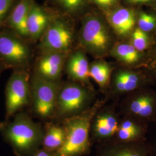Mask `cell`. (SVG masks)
I'll use <instances>...</instances> for the list:
<instances>
[{"label": "cell", "instance_id": "cell-1", "mask_svg": "<svg viewBox=\"0 0 156 156\" xmlns=\"http://www.w3.org/2000/svg\"><path fill=\"white\" fill-rule=\"evenodd\" d=\"M6 138L19 156H27L37 151L44 136L39 126L27 116L20 115L9 123Z\"/></svg>", "mask_w": 156, "mask_h": 156}, {"label": "cell", "instance_id": "cell-2", "mask_svg": "<svg viewBox=\"0 0 156 156\" xmlns=\"http://www.w3.org/2000/svg\"><path fill=\"white\" fill-rule=\"evenodd\" d=\"M94 111L84 113L68 120L64 129L66 139L56 156H78L89 147V130Z\"/></svg>", "mask_w": 156, "mask_h": 156}, {"label": "cell", "instance_id": "cell-3", "mask_svg": "<svg viewBox=\"0 0 156 156\" xmlns=\"http://www.w3.org/2000/svg\"><path fill=\"white\" fill-rule=\"evenodd\" d=\"M33 56L29 41L19 37L12 30L0 28V62L4 66L26 68Z\"/></svg>", "mask_w": 156, "mask_h": 156}, {"label": "cell", "instance_id": "cell-4", "mask_svg": "<svg viewBox=\"0 0 156 156\" xmlns=\"http://www.w3.org/2000/svg\"><path fill=\"white\" fill-rule=\"evenodd\" d=\"M80 39L84 48L97 56L106 53L111 44V35L105 23L95 15L84 19L80 30Z\"/></svg>", "mask_w": 156, "mask_h": 156}, {"label": "cell", "instance_id": "cell-5", "mask_svg": "<svg viewBox=\"0 0 156 156\" xmlns=\"http://www.w3.org/2000/svg\"><path fill=\"white\" fill-rule=\"evenodd\" d=\"M39 41L42 53H67L73 44V30L62 17L54 16Z\"/></svg>", "mask_w": 156, "mask_h": 156}, {"label": "cell", "instance_id": "cell-6", "mask_svg": "<svg viewBox=\"0 0 156 156\" xmlns=\"http://www.w3.org/2000/svg\"><path fill=\"white\" fill-rule=\"evenodd\" d=\"M31 88L29 75L25 68L16 69L9 78L6 90V110L8 116L26 105L30 99Z\"/></svg>", "mask_w": 156, "mask_h": 156}, {"label": "cell", "instance_id": "cell-7", "mask_svg": "<svg viewBox=\"0 0 156 156\" xmlns=\"http://www.w3.org/2000/svg\"><path fill=\"white\" fill-rule=\"evenodd\" d=\"M31 88L35 111L41 117L49 116L56 107L60 90L58 84L35 75Z\"/></svg>", "mask_w": 156, "mask_h": 156}, {"label": "cell", "instance_id": "cell-8", "mask_svg": "<svg viewBox=\"0 0 156 156\" xmlns=\"http://www.w3.org/2000/svg\"><path fill=\"white\" fill-rule=\"evenodd\" d=\"M89 99V93L82 86L68 84L59 90L56 107L62 115H73L82 110Z\"/></svg>", "mask_w": 156, "mask_h": 156}, {"label": "cell", "instance_id": "cell-9", "mask_svg": "<svg viewBox=\"0 0 156 156\" xmlns=\"http://www.w3.org/2000/svg\"><path fill=\"white\" fill-rule=\"evenodd\" d=\"M67 53L48 52L42 53L35 65V75L46 80L56 82L60 78Z\"/></svg>", "mask_w": 156, "mask_h": 156}, {"label": "cell", "instance_id": "cell-10", "mask_svg": "<svg viewBox=\"0 0 156 156\" xmlns=\"http://www.w3.org/2000/svg\"><path fill=\"white\" fill-rule=\"evenodd\" d=\"M53 16L44 6L34 4L27 17L29 41H39Z\"/></svg>", "mask_w": 156, "mask_h": 156}, {"label": "cell", "instance_id": "cell-11", "mask_svg": "<svg viewBox=\"0 0 156 156\" xmlns=\"http://www.w3.org/2000/svg\"><path fill=\"white\" fill-rule=\"evenodd\" d=\"M89 68L87 57L81 51L73 53L67 59L66 71L73 80L82 83L87 82L90 77Z\"/></svg>", "mask_w": 156, "mask_h": 156}, {"label": "cell", "instance_id": "cell-12", "mask_svg": "<svg viewBox=\"0 0 156 156\" xmlns=\"http://www.w3.org/2000/svg\"><path fill=\"white\" fill-rule=\"evenodd\" d=\"M109 21L118 35L125 36L133 30L135 17L132 11L126 8H120L110 13Z\"/></svg>", "mask_w": 156, "mask_h": 156}, {"label": "cell", "instance_id": "cell-13", "mask_svg": "<svg viewBox=\"0 0 156 156\" xmlns=\"http://www.w3.org/2000/svg\"><path fill=\"white\" fill-rule=\"evenodd\" d=\"M156 102L153 97L149 94H142L135 96L128 105L129 113L142 118L151 116L156 109Z\"/></svg>", "mask_w": 156, "mask_h": 156}, {"label": "cell", "instance_id": "cell-14", "mask_svg": "<svg viewBox=\"0 0 156 156\" xmlns=\"http://www.w3.org/2000/svg\"><path fill=\"white\" fill-rule=\"evenodd\" d=\"M142 83V78L137 73L121 70L114 76L113 86L119 93H127L138 89Z\"/></svg>", "mask_w": 156, "mask_h": 156}, {"label": "cell", "instance_id": "cell-15", "mask_svg": "<svg viewBox=\"0 0 156 156\" xmlns=\"http://www.w3.org/2000/svg\"><path fill=\"white\" fill-rule=\"evenodd\" d=\"M119 124L112 113L105 112L97 116L94 123V133L98 138H106L117 134Z\"/></svg>", "mask_w": 156, "mask_h": 156}, {"label": "cell", "instance_id": "cell-16", "mask_svg": "<svg viewBox=\"0 0 156 156\" xmlns=\"http://www.w3.org/2000/svg\"><path fill=\"white\" fill-rule=\"evenodd\" d=\"M35 0H19L3 26V28L13 30L17 26L26 19Z\"/></svg>", "mask_w": 156, "mask_h": 156}, {"label": "cell", "instance_id": "cell-17", "mask_svg": "<svg viewBox=\"0 0 156 156\" xmlns=\"http://www.w3.org/2000/svg\"><path fill=\"white\" fill-rule=\"evenodd\" d=\"M66 139L64 128L53 125L48 129L44 136L42 145L46 151L56 152L62 147Z\"/></svg>", "mask_w": 156, "mask_h": 156}, {"label": "cell", "instance_id": "cell-18", "mask_svg": "<svg viewBox=\"0 0 156 156\" xmlns=\"http://www.w3.org/2000/svg\"><path fill=\"white\" fill-rule=\"evenodd\" d=\"M111 53L118 60L128 65L138 62L141 57L140 52L136 50L131 44L117 45L112 49Z\"/></svg>", "mask_w": 156, "mask_h": 156}, {"label": "cell", "instance_id": "cell-19", "mask_svg": "<svg viewBox=\"0 0 156 156\" xmlns=\"http://www.w3.org/2000/svg\"><path fill=\"white\" fill-rule=\"evenodd\" d=\"M117 135L119 140L122 142H133L140 138L142 129L133 121L126 120L119 125Z\"/></svg>", "mask_w": 156, "mask_h": 156}, {"label": "cell", "instance_id": "cell-20", "mask_svg": "<svg viewBox=\"0 0 156 156\" xmlns=\"http://www.w3.org/2000/svg\"><path fill=\"white\" fill-rule=\"evenodd\" d=\"M108 151L105 156H147L145 149L133 142H123Z\"/></svg>", "mask_w": 156, "mask_h": 156}, {"label": "cell", "instance_id": "cell-21", "mask_svg": "<svg viewBox=\"0 0 156 156\" xmlns=\"http://www.w3.org/2000/svg\"><path fill=\"white\" fill-rule=\"evenodd\" d=\"M111 71V68L106 62H95L90 67V77L101 87H104L109 83Z\"/></svg>", "mask_w": 156, "mask_h": 156}, {"label": "cell", "instance_id": "cell-22", "mask_svg": "<svg viewBox=\"0 0 156 156\" xmlns=\"http://www.w3.org/2000/svg\"><path fill=\"white\" fill-rule=\"evenodd\" d=\"M63 13L75 15L83 10L87 0H49Z\"/></svg>", "mask_w": 156, "mask_h": 156}, {"label": "cell", "instance_id": "cell-23", "mask_svg": "<svg viewBox=\"0 0 156 156\" xmlns=\"http://www.w3.org/2000/svg\"><path fill=\"white\" fill-rule=\"evenodd\" d=\"M149 39L146 33L139 28H136L132 34V43L134 48L140 52H142L148 47Z\"/></svg>", "mask_w": 156, "mask_h": 156}, {"label": "cell", "instance_id": "cell-24", "mask_svg": "<svg viewBox=\"0 0 156 156\" xmlns=\"http://www.w3.org/2000/svg\"><path fill=\"white\" fill-rule=\"evenodd\" d=\"M19 0H0V28H2Z\"/></svg>", "mask_w": 156, "mask_h": 156}, {"label": "cell", "instance_id": "cell-25", "mask_svg": "<svg viewBox=\"0 0 156 156\" xmlns=\"http://www.w3.org/2000/svg\"><path fill=\"white\" fill-rule=\"evenodd\" d=\"M138 28L145 33L149 32L155 28L156 19L155 17L145 12L140 13L138 19Z\"/></svg>", "mask_w": 156, "mask_h": 156}, {"label": "cell", "instance_id": "cell-26", "mask_svg": "<svg viewBox=\"0 0 156 156\" xmlns=\"http://www.w3.org/2000/svg\"><path fill=\"white\" fill-rule=\"evenodd\" d=\"M96 5L102 8H109L116 4L118 0H91Z\"/></svg>", "mask_w": 156, "mask_h": 156}, {"label": "cell", "instance_id": "cell-27", "mask_svg": "<svg viewBox=\"0 0 156 156\" xmlns=\"http://www.w3.org/2000/svg\"><path fill=\"white\" fill-rule=\"evenodd\" d=\"M146 66L151 70L156 71V46L153 50L150 58L146 62Z\"/></svg>", "mask_w": 156, "mask_h": 156}, {"label": "cell", "instance_id": "cell-28", "mask_svg": "<svg viewBox=\"0 0 156 156\" xmlns=\"http://www.w3.org/2000/svg\"><path fill=\"white\" fill-rule=\"evenodd\" d=\"M32 156H56L55 152L41 149L36 151Z\"/></svg>", "mask_w": 156, "mask_h": 156}, {"label": "cell", "instance_id": "cell-29", "mask_svg": "<svg viewBox=\"0 0 156 156\" xmlns=\"http://www.w3.org/2000/svg\"><path fill=\"white\" fill-rule=\"evenodd\" d=\"M129 3L132 4H140V3H144L149 2L151 0H127Z\"/></svg>", "mask_w": 156, "mask_h": 156}, {"label": "cell", "instance_id": "cell-30", "mask_svg": "<svg viewBox=\"0 0 156 156\" xmlns=\"http://www.w3.org/2000/svg\"><path fill=\"white\" fill-rule=\"evenodd\" d=\"M4 66L0 62V71L2 70V69L4 68Z\"/></svg>", "mask_w": 156, "mask_h": 156}]
</instances>
